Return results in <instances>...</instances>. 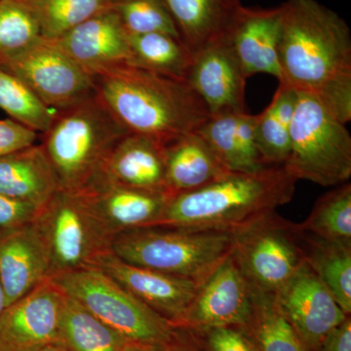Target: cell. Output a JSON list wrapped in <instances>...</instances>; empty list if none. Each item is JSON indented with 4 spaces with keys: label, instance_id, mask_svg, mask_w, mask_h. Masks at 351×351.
I'll return each mask as SVG.
<instances>
[{
    "label": "cell",
    "instance_id": "cell-33",
    "mask_svg": "<svg viewBox=\"0 0 351 351\" xmlns=\"http://www.w3.org/2000/svg\"><path fill=\"white\" fill-rule=\"evenodd\" d=\"M40 38L38 21L27 4L0 0V61L18 54Z\"/></svg>",
    "mask_w": 351,
    "mask_h": 351
},
{
    "label": "cell",
    "instance_id": "cell-23",
    "mask_svg": "<svg viewBox=\"0 0 351 351\" xmlns=\"http://www.w3.org/2000/svg\"><path fill=\"white\" fill-rule=\"evenodd\" d=\"M60 191L41 145L0 156V193L40 210Z\"/></svg>",
    "mask_w": 351,
    "mask_h": 351
},
{
    "label": "cell",
    "instance_id": "cell-32",
    "mask_svg": "<svg viewBox=\"0 0 351 351\" xmlns=\"http://www.w3.org/2000/svg\"><path fill=\"white\" fill-rule=\"evenodd\" d=\"M0 110L11 119L38 133H45L52 125L57 112L39 100L17 76L0 66Z\"/></svg>",
    "mask_w": 351,
    "mask_h": 351
},
{
    "label": "cell",
    "instance_id": "cell-28",
    "mask_svg": "<svg viewBox=\"0 0 351 351\" xmlns=\"http://www.w3.org/2000/svg\"><path fill=\"white\" fill-rule=\"evenodd\" d=\"M297 96L295 89L279 82L271 103L258 115L256 143L267 166H282L287 159Z\"/></svg>",
    "mask_w": 351,
    "mask_h": 351
},
{
    "label": "cell",
    "instance_id": "cell-6",
    "mask_svg": "<svg viewBox=\"0 0 351 351\" xmlns=\"http://www.w3.org/2000/svg\"><path fill=\"white\" fill-rule=\"evenodd\" d=\"M290 152L283 167L297 181L337 186L351 177V136L317 97L297 91Z\"/></svg>",
    "mask_w": 351,
    "mask_h": 351
},
{
    "label": "cell",
    "instance_id": "cell-2",
    "mask_svg": "<svg viewBox=\"0 0 351 351\" xmlns=\"http://www.w3.org/2000/svg\"><path fill=\"white\" fill-rule=\"evenodd\" d=\"M96 94L129 133L164 144L193 133L209 110L186 82L124 64L94 76Z\"/></svg>",
    "mask_w": 351,
    "mask_h": 351
},
{
    "label": "cell",
    "instance_id": "cell-5",
    "mask_svg": "<svg viewBox=\"0 0 351 351\" xmlns=\"http://www.w3.org/2000/svg\"><path fill=\"white\" fill-rule=\"evenodd\" d=\"M234 233L149 226L119 233L110 251L130 265L200 285L232 254Z\"/></svg>",
    "mask_w": 351,
    "mask_h": 351
},
{
    "label": "cell",
    "instance_id": "cell-27",
    "mask_svg": "<svg viewBox=\"0 0 351 351\" xmlns=\"http://www.w3.org/2000/svg\"><path fill=\"white\" fill-rule=\"evenodd\" d=\"M300 232V230H299ZM306 263L346 314H351V246L300 232Z\"/></svg>",
    "mask_w": 351,
    "mask_h": 351
},
{
    "label": "cell",
    "instance_id": "cell-3",
    "mask_svg": "<svg viewBox=\"0 0 351 351\" xmlns=\"http://www.w3.org/2000/svg\"><path fill=\"white\" fill-rule=\"evenodd\" d=\"M295 182L283 165L228 173L203 188L171 196L154 226L234 233L290 202Z\"/></svg>",
    "mask_w": 351,
    "mask_h": 351
},
{
    "label": "cell",
    "instance_id": "cell-7",
    "mask_svg": "<svg viewBox=\"0 0 351 351\" xmlns=\"http://www.w3.org/2000/svg\"><path fill=\"white\" fill-rule=\"evenodd\" d=\"M49 279L130 343L165 346L174 337L175 327L169 321L97 267H83Z\"/></svg>",
    "mask_w": 351,
    "mask_h": 351
},
{
    "label": "cell",
    "instance_id": "cell-16",
    "mask_svg": "<svg viewBox=\"0 0 351 351\" xmlns=\"http://www.w3.org/2000/svg\"><path fill=\"white\" fill-rule=\"evenodd\" d=\"M54 41L93 77L131 60L128 34L113 8L85 21Z\"/></svg>",
    "mask_w": 351,
    "mask_h": 351
},
{
    "label": "cell",
    "instance_id": "cell-24",
    "mask_svg": "<svg viewBox=\"0 0 351 351\" xmlns=\"http://www.w3.org/2000/svg\"><path fill=\"white\" fill-rule=\"evenodd\" d=\"M165 168L170 197L196 191L232 173L195 132L165 144Z\"/></svg>",
    "mask_w": 351,
    "mask_h": 351
},
{
    "label": "cell",
    "instance_id": "cell-37",
    "mask_svg": "<svg viewBox=\"0 0 351 351\" xmlns=\"http://www.w3.org/2000/svg\"><path fill=\"white\" fill-rule=\"evenodd\" d=\"M38 132L15 120L0 119V156L36 145Z\"/></svg>",
    "mask_w": 351,
    "mask_h": 351
},
{
    "label": "cell",
    "instance_id": "cell-20",
    "mask_svg": "<svg viewBox=\"0 0 351 351\" xmlns=\"http://www.w3.org/2000/svg\"><path fill=\"white\" fill-rule=\"evenodd\" d=\"M49 279V260L34 221L0 234V282L7 306Z\"/></svg>",
    "mask_w": 351,
    "mask_h": 351
},
{
    "label": "cell",
    "instance_id": "cell-19",
    "mask_svg": "<svg viewBox=\"0 0 351 351\" xmlns=\"http://www.w3.org/2000/svg\"><path fill=\"white\" fill-rule=\"evenodd\" d=\"M280 8L244 7L226 43L247 78L267 73L281 82L278 46L280 38Z\"/></svg>",
    "mask_w": 351,
    "mask_h": 351
},
{
    "label": "cell",
    "instance_id": "cell-43",
    "mask_svg": "<svg viewBox=\"0 0 351 351\" xmlns=\"http://www.w3.org/2000/svg\"><path fill=\"white\" fill-rule=\"evenodd\" d=\"M15 1L21 2V3H31V2L34 1V0H15Z\"/></svg>",
    "mask_w": 351,
    "mask_h": 351
},
{
    "label": "cell",
    "instance_id": "cell-36",
    "mask_svg": "<svg viewBox=\"0 0 351 351\" xmlns=\"http://www.w3.org/2000/svg\"><path fill=\"white\" fill-rule=\"evenodd\" d=\"M39 209L0 193V234L29 225L36 219Z\"/></svg>",
    "mask_w": 351,
    "mask_h": 351
},
{
    "label": "cell",
    "instance_id": "cell-22",
    "mask_svg": "<svg viewBox=\"0 0 351 351\" xmlns=\"http://www.w3.org/2000/svg\"><path fill=\"white\" fill-rule=\"evenodd\" d=\"M258 115L247 112L210 117L195 131L232 173H254L269 167L256 143Z\"/></svg>",
    "mask_w": 351,
    "mask_h": 351
},
{
    "label": "cell",
    "instance_id": "cell-35",
    "mask_svg": "<svg viewBox=\"0 0 351 351\" xmlns=\"http://www.w3.org/2000/svg\"><path fill=\"white\" fill-rule=\"evenodd\" d=\"M189 332L202 351H257L247 332L240 326Z\"/></svg>",
    "mask_w": 351,
    "mask_h": 351
},
{
    "label": "cell",
    "instance_id": "cell-18",
    "mask_svg": "<svg viewBox=\"0 0 351 351\" xmlns=\"http://www.w3.org/2000/svg\"><path fill=\"white\" fill-rule=\"evenodd\" d=\"M165 174V144L149 136L127 133L108 154L94 186L108 182L168 195Z\"/></svg>",
    "mask_w": 351,
    "mask_h": 351
},
{
    "label": "cell",
    "instance_id": "cell-30",
    "mask_svg": "<svg viewBox=\"0 0 351 351\" xmlns=\"http://www.w3.org/2000/svg\"><path fill=\"white\" fill-rule=\"evenodd\" d=\"M302 232L351 246V184H339L321 196L313 211L302 223Z\"/></svg>",
    "mask_w": 351,
    "mask_h": 351
},
{
    "label": "cell",
    "instance_id": "cell-17",
    "mask_svg": "<svg viewBox=\"0 0 351 351\" xmlns=\"http://www.w3.org/2000/svg\"><path fill=\"white\" fill-rule=\"evenodd\" d=\"M82 193L95 216L113 237L156 225L170 198L164 193L108 182L96 184Z\"/></svg>",
    "mask_w": 351,
    "mask_h": 351
},
{
    "label": "cell",
    "instance_id": "cell-9",
    "mask_svg": "<svg viewBox=\"0 0 351 351\" xmlns=\"http://www.w3.org/2000/svg\"><path fill=\"white\" fill-rule=\"evenodd\" d=\"M232 254L249 284L270 294L306 263L297 223L276 211L234 232Z\"/></svg>",
    "mask_w": 351,
    "mask_h": 351
},
{
    "label": "cell",
    "instance_id": "cell-29",
    "mask_svg": "<svg viewBox=\"0 0 351 351\" xmlns=\"http://www.w3.org/2000/svg\"><path fill=\"white\" fill-rule=\"evenodd\" d=\"M131 60L128 64L158 75L186 82L193 53L181 39L170 34H128Z\"/></svg>",
    "mask_w": 351,
    "mask_h": 351
},
{
    "label": "cell",
    "instance_id": "cell-42",
    "mask_svg": "<svg viewBox=\"0 0 351 351\" xmlns=\"http://www.w3.org/2000/svg\"><path fill=\"white\" fill-rule=\"evenodd\" d=\"M6 306L5 294H4L3 287H2L1 282H0V315L3 313Z\"/></svg>",
    "mask_w": 351,
    "mask_h": 351
},
{
    "label": "cell",
    "instance_id": "cell-38",
    "mask_svg": "<svg viewBox=\"0 0 351 351\" xmlns=\"http://www.w3.org/2000/svg\"><path fill=\"white\" fill-rule=\"evenodd\" d=\"M316 351H351L350 315L325 337Z\"/></svg>",
    "mask_w": 351,
    "mask_h": 351
},
{
    "label": "cell",
    "instance_id": "cell-39",
    "mask_svg": "<svg viewBox=\"0 0 351 351\" xmlns=\"http://www.w3.org/2000/svg\"><path fill=\"white\" fill-rule=\"evenodd\" d=\"M162 348L163 351H202L193 334L189 330L179 327H175L172 341Z\"/></svg>",
    "mask_w": 351,
    "mask_h": 351
},
{
    "label": "cell",
    "instance_id": "cell-40",
    "mask_svg": "<svg viewBox=\"0 0 351 351\" xmlns=\"http://www.w3.org/2000/svg\"><path fill=\"white\" fill-rule=\"evenodd\" d=\"M125 351H163L162 346L149 345V343H130Z\"/></svg>",
    "mask_w": 351,
    "mask_h": 351
},
{
    "label": "cell",
    "instance_id": "cell-41",
    "mask_svg": "<svg viewBox=\"0 0 351 351\" xmlns=\"http://www.w3.org/2000/svg\"><path fill=\"white\" fill-rule=\"evenodd\" d=\"M34 351H69L62 346L59 345H49L43 346V348H38Z\"/></svg>",
    "mask_w": 351,
    "mask_h": 351
},
{
    "label": "cell",
    "instance_id": "cell-26",
    "mask_svg": "<svg viewBox=\"0 0 351 351\" xmlns=\"http://www.w3.org/2000/svg\"><path fill=\"white\" fill-rule=\"evenodd\" d=\"M129 343L122 335L66 295L60 315L58 345L69 351H125Z\"/></svg>",
    "mask_w": 351,
    "mask_h": 351
},
{
    "label": "cell",
    "instance_id": "cell-8",
    "mask_svg": "<svg viewBox=\"0 0 351 351\" xmlns=\"http://www.w3.org/2000/svg\"><path fill=\"white\" fill-rule=\"evenodd\" d=\"M48 260L49 278L91 267L110 250L113 237L99 221L82 193L59 191L34 219Z\"/></svg>",
    "mask_w": 351,
    "mask_h": 351
},
{
    "label": "cell",
    "instance_id": "cell-1",
    "mask_svg": "<svg viewBox=\"0 0 351 351\" xmlns=\"http://www.w3.org/2000/svg\"><path fill=\"white\" fill-rule=\"evenodd\" d=\"M281 83L313 94L343 123L351 119V34L341 16L316 0L280 6Z\"/></svg>",
    "mask_w": 351,
    "mask_h": 351
},
{
    "label": "cell",
    "instance_id": "cell-10",
    "mask_svg": "<svg viewBox=\"0 0 351 351\" xmlns=\"http://www.w3.org/2000/svg\"><path fill=\"white\" fill-rule=\"evenodd\" d=\"M0 66L19 77L32 93L55 112L96 95L94 77L80 68L54 40L40 38Z\"/></svg>",
    "mask_w": 351,
    "mask_h": 351
},
{
    "label": "cell",
    "instance_id": "cell-12",
    "mask_svg": "<svg viewBox=\"0 0 351 351\" xmlns=\"http://www.w3.org/2000/svg\"><path fill=\"white\" fill-rule=\"evenodd\" d=\"M289 323L311 351L348 317L329 289L306 263L276 294Z\"/></svg>",
    "mask_w": 351,
    "mask_h": 351
},
{
    "label": "cell",
    "instance_id": "cell-4",
    "mask_svg": "<svg viewBox=\"0 0 351 351\" xmlns=\"http://www.w3.org/2000/svg\"><path fill=\"white\" fill-rule=\"evenodd\" d=\"M127 133L97 94L57 112L43 133L41 147L60 191L83 193L91 189L113 147Z\"/></svg>",
    "mask_w": 351,
    "mask_h": 351
},
{
    "label": "cell",
    "instance_id": "cell-21",
    "mask_svg": "<svg viewBox=\"0 0 351 351\" xmlns=\"http://www.w3.org/2000/svg\"><path fill=\"white\" fill-rule=\"evenodd\" d=\"M182 43L193 56L226 41L243 10L240 0H163Z\"/></svg>",
    "mask_w": 351,
    "mask_h": 351
},
{
    "label": "cell",
    "instance_id": "cell-15",
    "mask_svg": "<svg viewBox=\"0 0 351 351\" xmlns=\"http://www.w3.org/2000/svg\"><path fill=\"white\" fill-rule=\"evenodd\" d=\"M247 77L226 41L213 44L193 56L186 82L204 101L210 117L246 112Z\"/></svg>",
    "mask_w": 351,
    "mask_h": 351
},
{
    "label": "cell",
    "instance_id": "cell-25",
    "mask_svg": "<svg viewBox=\"0 0 351 351\" xmlns=\"http://www.w3.org/2000/svg\"><path fill=\"white\" fill-rule=\"evenodd\" d=\"M251 287V308L242 326L257 351H311L284 315L276 294Z\"/></svg>",
    "mask_w": 351,
    "mask_h": 351
},
{
    "label": "cell",
    "instance_id": "cell-14",
    "mask_svg": "<svg viewBox=\"0 0 351 351\" xmlns=\"http://www.w3.org/2000/svg\"><path fill=\"white\" fill-rule=\"evenodd\" d=\"M91 267L105 272L174 327L189 308L199 286L189 279L130 265L110 250L97 257Z\"/></svg>",
    "mask_w": 351,
    "mask_h": 351
},
{
    "label": "cell",
    "instance_id": "cell-13",
    "mask_svg": "<svg viewBox=\"0 0 351 351\" xmlns=\"http://www.w3.org/2000/svg\"><path fill=\"white\" fill-rule=\"evenodd\" d=\"M64 297L47 279L6 306L0 315V351H34L58 345Z\"/></svg>",
    "mask_w": 351,
    "mask_h": 351
},
{
    "label": "cell",
    "instance_id": "cell-34",
    "mask_svg": "<svg viewBox=\"0 0 351 351\" xmlns=\"http://www.w3.org/2000/svg\"><path fill=\"white\" fill-rule=\"evenodd\" d=\"M113 9L128 34L158 32L180 38L163 0H117Z\"/></svg>",
    "mask_w": 351,
    "mask_h": 351
},
{
    "label": "cell",
    "instance_id": "cell-31",
    "mask_svg": "<svg viewBox=\"0 0 351 351\" xmlns=\"http://www.w3.org/2000/svg\"><path fill=\"white\" fill-rule=\"evenodd\" d=\"M117 0H34L27 5L38 21L41 38L55 40L98 14L110 10Z\"/></svg>",
    "mask_w": 351,
    "mask_h": 351
},
{
    "label": "cell",
    "instance_id": "cell-11",
    "mask_svg": "<svg viewBox=\"0 0 351 351\" xmlns=\"http://www.w3.org/2000/svg\"><path fill=\"white\" fill-rule=\"evenodd\" d=\"M251 308V287L230 254L198 286L189 308L175 327L197 332L244 326Z\"/></svg>",
    "mask_w": 351,
    "mask_h": 351
}]
</instances>
